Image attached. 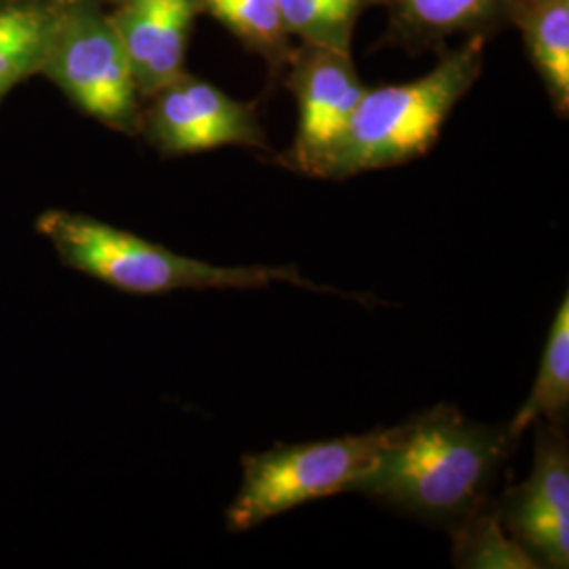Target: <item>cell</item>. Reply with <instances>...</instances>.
<instances>
[{"mask_svg": "<svg viewBox=\"0 0 569 569\" xmlns=\"http://www.w3.org/2000/svg\"><path fill=\"white\" fill-rule=\"evenodd\" d=\"M509 427H486L435 407L392 428L346 493H366L425 521L458 526L488 505V489L515 446Z\"/></svg>", "mask_w": 569, "mask_h": 569, "instance_id": "1", "label": "cell"}, {"mask_svg": "<svg viewBox=\"0 0 569 569\" xmlns=\"http://www.w3.org/2000/svg\"><path fill=\"white\" fill-rule=\"evenodd\" d=\"M483 44L486 37H470L425 77L367 89L321 178L345 180L425 157L479 79Z\"/></svg>", "mask_w": 569, "mask_h": 569, "instance_id": "2", "label": "cell"}, {"mask_svg": "<svg viewBox=\"0 0 569 569\" xmlns=\"http://www.w3.org/2000/svg\"><path fill=\"white\" fill-rule=\"evenodd\" d=\"M37 228L56 247L63 264L127 293L157 296L178 289H251L279 281L310 291H331L305 279L293 266L209 264L79 213L51 209L37 220Z\"/></svg>", "mask_w": 569, "mask_h": 569, "instance_id": "3", "label": "cell"}, {"mask_svg": "<svg viewBox=\"0 0 569 569\" xmlns=\"http://www.w3.org/2000/svg\"><path fill=\"white\" fill-rule=\"evenodd\" d=\"M392 428L329 441L277 446L243 458V481L226 523L244 531L305 502L342 493L385 446Z\"/></svg>", "mask_w": 569, "mask_h": 569, "instance_id": "4", "label": "cell"}, {"mask_svg": "<svg viewBox=\"0 0 569 569\" xmlns=\"http://www.w3.org/2000/svg\"><path fill=\"white\" fill-rule=\"evenodd\" d=\"M42 68L89 117L131 133L138 129V89L110 16L91 0L58 7Z\"/></svg>", "mask_w": 569, "mask_h": 569, "instance_id": "5", "label": "cell"}, {"mask_svg": "<svg viewBox=\"0 0 569 569\" xmlns=\"http://www.w3.org/2000/svg\"><path fill=\"white\" fill-rule=\"evenodd\" d=\"M287 84L298 100V133L283 163L306 176L321 178L367 91L350 53L300 44L287 61Z\"/></svg>", "mask_w": 569, "mask_h": 569, "instance_id": "6", "label": "cell"}, {"mask_svg": "<svg viewBox=\"0 0 569 569\" xmlns=\"http://www.w3.org/2000/svg\"><path fill=\"white\" fill-rule=\"evenodd\" d=\"M148 136L164 154H194L222 146L268 148L251 103L232 100L211 82L188 74L154 93Z\"/></svg>", "mask_w": 569, "mask_h": 569, "instance_id": "7", "label": "cell"}, {"mask_svg": "<svg viewBox=\"0 0 569 569\" xmlns=\"http://www.w3.org/2000/svg\"><path fill=\"white\" fill-rule=\"evenodd\" d=\"M498 512L502 526L540 568H568L569 451L557 425L538 428L531 475L507 491Z\"/></svg>", "mask_w": 569, "mask_h": 569, "instance_id": "8", "label": "cell"}, {"mask_svg": "<svg viewBox=\"0 0 569 569\" xmlns=\"http://www.w3.org/2000/svg\"><path fill=\"white\" fill-rule=\"evenodd\" d=\"M199 13V0H124L110 16L138 96H154L186 74V47Z\"/></svg>", "mask_w": 569, "mask_h": 569, "instance_id": "9", "label": "cell"}, {"mask_svg": "<svg viewBox=\"0 0 569 569\" xmlns=\"http://www.w3.org/2000/svg\"><path fill=\"white\" fill-rule=\"evenodd\" d=\"M392 32L411 47H439L456 34L486 37L507 23L509 0H382Z\"/></svg>", "mask_w": 569, "mask_h": 569, "instance_id": "10", "label": "cell"}, {"mask_svg": "<svg viewBox=\"0 0 569 569\" xmlns=\"http://www.w3.org/2000/svg\"><path fill=\"white\" fill-rule=\"evenodd\" d=\"M507 23L519 28L552 106L568 117L569 0H509Z\"/></svg>", "mask_w": 569, "mask_h": 569, "instance_id": "11", "label": "cell"}, {"mask_svg": "<svg viewBox=\"0 0 569 569\" xmlns=\"http://www.w3.org/2000/svg\"><path fill=\"white\" fill-rule=\"evenodd\" d=\"M569 409V296L561 300L550 323L547 346L528 401L510 420L509 432L519 439L533 422L563 425Z\"/></svg>", "mask_w": 569, "mask_h": 569, "instance_id": "12", "label": "cell"}, {"mask_svg": "<svg viewBox=\"0 0 569 569\" xmlns=\"http://www.w3.org/2000/svg\"><path fill=\"white\" fill-rule=\"evenodd\" d=\"M199 7L262 56L272 74L287 68L293 47L279 0H199Z\"/></svg>", "mask_w": 569, "mask_h": 569, "instance_id": "13", "label": "cell"}, {"mask_svg": "<svg viewBox=\"0 0 569 569\" xmlns=\"http://www.w3.org/2000/svg\"><path fill=\"white\" fill-rule=\"evenodd\" d=\"M56 16L58 7L53 11L39 2L0 9V82L11 87L28 72L41 68Z\"/></svg>", "mask_w": 569, "mask_h": 569, "instance_id": "14", "label": "cell"}, {"mask_svg": "<svg viewBox=\"0 0 569 569\" xmlns=\"http://www.w3.org/2000/svg\"><path fill=\"white\" fill-rule=\"evenodd\" d=\"M453 561L458 568H540L528 550L502 528L500 512L489 510L488 505L468 515L453 529Z\"/></svg>", "mask_w": 569, "mask_h": 569, "instance_id": "15", "label": "cell"}, {"mask_svg": "<svg viewBox=\"0 0 569 569\" xmlns=\"http://www.w3.org/2000/svg\"><path fill=\"white\" fill-rule=\"evenodd\" d=\"M284 26L305 44L350 53L359 18L382 0H279Z\"/></svg>", "mask_w": 569, "mask_h": 569, "instance_id": "16", "label": "cell"}, {"mask_svg": "<svg viewBox=\"0 0 569 569\" xmlns=\"http://www.w3.org/2000/svg\"><path fill=\"white\" fill-rule=\"evenodd\" d=\"M7 89H9V84H4V82H0V96H2V93H4V91H7Z\"/></svg>", "mask_w": 569, "mask_h": 569, "instance_id": "17", "label": "cell"}, {"mask_svg": "<svg viewBox=\"0 0 569 569\" xmlns=\"http://www.w3.org/2000/svg\"><path fill=\"white\" fill-rule=\"evenodd\" d=\"M121 2H124V0H121Z\"/></svg>", "mask_w": 569, "mask_h": 569, "instance_id": "18", "label": "cell"}]
</instances>
